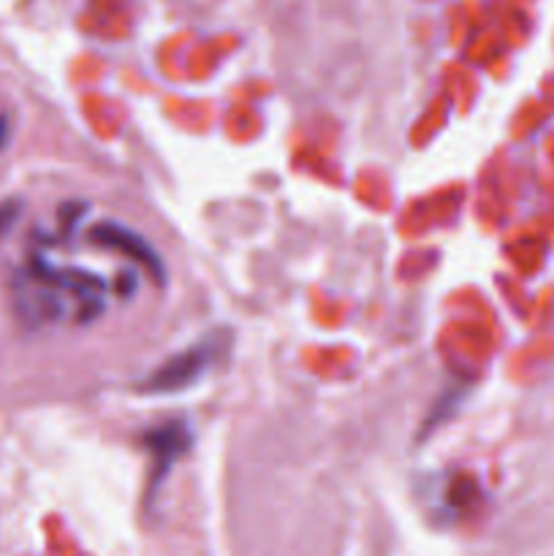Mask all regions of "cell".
Listing matches in <instances>:
<instances>
[{"mask_svg":"<svg viewBox=\"0 0 554 556\" xmlns=\"http://www.w3.org/2000/svg\"><path fill=\"white\" fill-rule=\"evenodd\" d=\"M190 443H193V434H190L188 421H179V418L158 424V427H152L150 432L144 434L147 451H150V456L155 459V467H152V489L166 478V472L172 470L174 462L182 459V456L188 454Z\"/></svg>","mask_w":554,"mask_h":556,"instance_id":"obj_4","label":"cell"},{"mask_svg":"<svg viewBox=\"0 0 554 556\" xmlns=\"http://www.w3.org/2000/svg\"><path fill=\"white\" fill-rule=\"evenodd\" d=\"M11 304L22 324L33 329L92 324L106 309V280L96 271L58 264L41 250H33L14 271Z\"/></svg>","mask_w":554,"mask_h":556,"instance_id":"obj_1","label":"cell"},{"mask_svg":"<svg viewBox=\"0 0 554 556\" xmlns=\"http://www.w3.org/2000/svg\"><path fill=\"white\" fill-rule=\"evenodd\" d=\"M223 351H226V340H221L217 334L204 337L163 362L155 372L147 375L141 391L144 394H177V391L190 389L212 372V367L223 358Z\"/></svg>","mask_w":554,"mask_h":556,"instance_id":"obj_2","label":"cell"},{"mask_svg":"<svg viewBox=\"0 0 554 556\" xmlns=\"http://www.w3.org/2000/svg\"><path fill=\"white\" fill-rule=\"evenodd\" d=\"M87 239H90L92 244H98V248H106L119 255H128L130 261H136V264H141L147 271H150L152 280L163 282V277H166V266H163V261L158 258L152 244L147 242L141 233L130 231L128 226H123V223H114V220L98 223L96 228H90Z\"/></svg>","mask_w":554,"mask_h":556,"instance_id":"obj_3","label":"cell"},{"mask_svg":"<svg viewBox=\"0 0 554 556\" xmlns=\"http://www.w3.org/2000/svg\"><path fill=\"white\" fill-rule=\"evenodd\" d=\"M9 136H11V125H9V119H5V114L0 112V150H5V144H9Z\"/></svg>","mask_w":554,"mask_h":556,"instance_id":"obj_5","label":"cell"}]
</instances>
